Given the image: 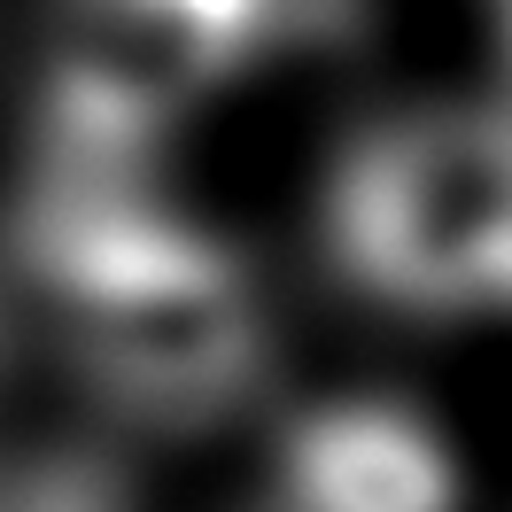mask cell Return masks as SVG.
<instances>
[{
    "mask_svg": "<svg viewBox=\"0 0 512 512\" xmlns=\"http://www.w3.org/2000/svg\"><path fill=\"white\" fill-rule=\"evenodd\" d=\"M264 39V0H63L55 163H125Z\"/></svg>",
    "mask_w": 512,
    "mask_h": 512,
    "instance_id": "obj_3",
    "label": "cell"
},
{
    "mask_svg": "<svg viewBox=\"0 0 512 512\" xmlns=\"http://www.w3.org/2000/svg\"><path fill=\"white\" fill-rule=\"evenodd\" d=\"M295 512H450L458 474L443 443L396 404H326L288 443Z\"/></svg>",
    "mask_w": 512,
    "mask_h": 512,
    "instance_id": "obj_4",
    "label": "cell"
},
{
    "mask_svg": "<svg viewBox=\"0 0 512 512\" xmlns=\"http://www.w3.org/2000/svg\"><path fill=\"white\" fill-rule=\"evenodd\" d=\"M334 249L412 311L512 295V117H412L365 140L334 187Z\"/></svg>",
    "mask_w": 512,
    "mask_h": 512,
    "instance_id": "obj_2",
    "label": "cell"
},
{
    "mask_svg": "<svg viewBox=\"0 0 512 512\" xmlns=\"http://www.w3.org/2000/svg\"><path fill=\"white\" fill-rule=\"evenodd\" d=\"M32 256L70 303L86 373L125 412L202 419L249 388L264 319L241 264L194 225L148 210L117 163H55V187L32 218Z\"/></svg>",
    "mask_w": 512,
    "mask_h": 512,
    "instance_id": "obj_1",
    "label": "cell"
},
{
    "mask_svg": "<svg viewBox=\"0 0 512 512\" xmlns=\"http://www.w3.org/2000/svg\"><path fill=\"white\" fill-rule=\"evenodd\" d=\"M0 512H117V505H109V489H101L94 474H63V466H47V474L0 481Z\"/></svg>",
    "mask_w": 512,
    "mask_h": 512,
    "instance_id": "obj_5",
    "label": "cell"
}]
</instances>
